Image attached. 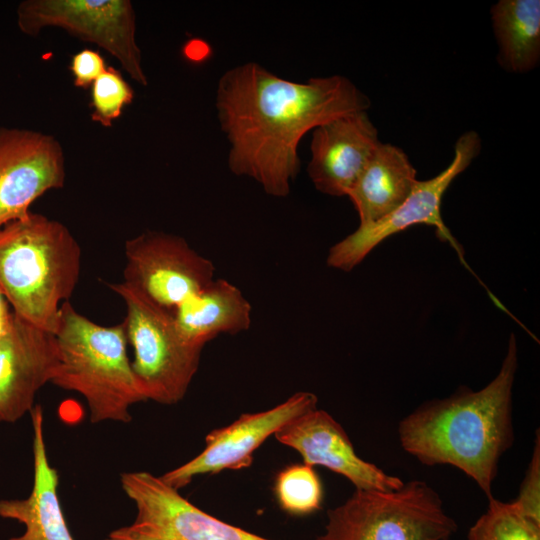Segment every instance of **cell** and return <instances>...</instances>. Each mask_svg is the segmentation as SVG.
Wrapping results in <instances>:
<instances>
[{
    "instance_id": "30bf717a",
    "label": "cell",
    "mask_w": 540,
    "mask_h": 540,
    "mask_svg": "<svg viewBox=\"0 0 540 540\" xmlns=\"http://www.w3.org/2000/svg\"><path fill=\"white\" fill-rule=\"evenodd\" d=\"M481 139L475 131L462 134L456 141L454 157L449 166L435 177L416 183L409 197L383 219L359 227L333 245L328 252L327 265L351 271L389 236L416 224L436 228L439 238L459 249L441 216L442 198L453 180L478 156Z\"/></svg>"
},
{
    "instance_id": "ffe728a7",
    "label": "cell",
    "mask_w": 540,
    "mask_h": 540,
    "mask_svg": "<svg viewBox=\"0 0 540 540\" xmlns=\"http://www.w3.org/2000/svg\"><path fill=\"white\" fill-rule=\"evenodd\" d=\"M486 511L468 532V540H540V524L513 502L488 498Z\"/></svg>"
},
{
    "instance_id": "3957f363",
    "label": "cell",
    "mask_w": 540,
    "mask_h": 540,
    "mask_svg": "<svg viewBox=\"0 0 540 540\" xmlns=\"http://www.w3.org/2000/svg\"><path fill=\"white\" fill-rule=\"evenodd\" d=\"M81 249L60 221L31 212L0 229V289L12 311L55 334L78 283Z\"/></svg>"
},
{
    "instance_id": "d6986e66",
    "label": "cell",
    "mask_w": 540,
    "mask_h": 540,
    "mask_svg": "<svg viewBox=\"0 0 540 540\" xmlns=\"http://www.w3.org/2000/svg\"><path fill=\"white\" fill-rule=\"evenodd\" d=\"M491 17L500 66L513 73L534 69L540 60V1L500 0Z\"/></svg>"
},
{
    "instance_id": "7c38bea8",
    "label": "cell",
    "mask_w": 540,
    "mask_h": 540,
    "mask_svg": "<svg viewBox=\"0 0 540 540\" xmlns=\"http://www.w3.org/2000/svg\"><path fill=\"white\" fill-rule=\"evenodd\" d=\"M317 402L315 394L300 391L274 408L242 414L230 425L208 433L205 448L200 454L160 477L169 486L179 490L197 475L247 468L253 462L254 451L270 435H274L292 419L316 408Z\"/></svg>"
},
{
    "instance_id": "2e32d148",
    "label": "cell",
    "mask_w": 540,
    "mask_h": 540,
    "mask_svg": "<svg viewBox=\"0 0 540 540\" xmlns=\"http://www.w3.org/2000/svg\"><path fill=\"white\" fill-rule=\"evenodd\" d=\"M33 428V485L27 498L0 500V517L24 525L9 540H74L58 497L59 475L51 466L44 437V416L37 404L30 411Z\"/></svg>"
},
{
    "instance_id": "ba28073f",
    "label": "cell",
    "mask_w": 540,
    "mask_h": 540,
    "mask_svg": "<svg viewBox=\"0 0 540 540\" xmlns=\"http://www.w3.org/2000/svg\"><path fill=\"white\" fill-rule=\"evenodd\" d=\"M120 482L136 517L105 540H271L206 513L149 472H124Z\"/></svg>"
},
{
    "instance_id": "9a60e30c",
    "label": "cell",
    "mask_w": 540,
    "mask_h": 540,
    "mask_svg": "<svg viewBox=\"0 0 540 540\" xmlns=\"http://www.w3.org/2000/svg\"><path fill=\"white\" fill-rule=\"evenodd\" d=\"M307 173L321 193L341 197L349 190L381 143L367 111L332 119L312 131Z\"/></svg>"
},
{
    "instance_id": "8fae6325",
    "label": "cell",
    "mask_w": 540,
    "mask_h": 540,
    "mask_svg": "<svg viewBox=\"0 0 540 540\" xmlns=\"http://www.w3.org/2000/svg\"><path fill=\"white\" fill-rule=\"evenodd\" d=\"M66 177L60 142L40 131L0 127V229L26 218L30 207Z\"/></svg>"
},
{
    "instance_id": "8992f818",
    "label": "cell",
    "mask_w": 540,
    "mask_h": 540,
    "mask_svg": "<svg viewBox=\"0 0 540 540\" xmlns=\"http://www.w3.org/2000/svg\"><path fill=\"white\" fill-rule=\"evenodd\" d=\"M107 285L126 304L123 323L134 352L131 367L144 399L167 405L179 402L199 368L203 348L180 335L171 312L124 282Z\"/></svg>"
},
{
    "instance_id": "52a82bcc",
    "label": "cell",
    "mask_w": 540,
    "mask_h": 540,
    "mask_svg": "<svg viewBox=\"0 0 540 540\" xmlns=\"http://www.w3.org/2000/svg\"><path fill=\"white\" fill-rule=\"evenodd\" d=\"M17 25L36 37L56 27L96 44L116 58L123 70L146 86L141 50L136 41V15L129 0H25L16 11Z\"/></svg>"
},
{
    "instance_id": "4fadbf2b",
    "label": "cell",
    "mask_w": 540,
    "mask_h": 540,
    "mask_svg": "<svg viewBox=\"0 0 540 540\" xmlns=\"http://www.w3.org/2000/svg\"><path fill=\"white\" fill-rule=\"evenodd\" d=\"M58 363L55 334L14 313L9 330L0 337V422L14 423L30 413Z\"/></svg>"
},
{
    "instance_id": "603a6c76",
    "label": "cell",
    "mask_w": 540,
    "mask_h": 540,
    "mask_svg": "<svg viewBox=\"0 0 540 540\" xmlns=\"http://www.w3.org/2000/svg\"><path fill=\"white\" fill-rule=\"evenodd\" d=\"M528 518L540 524V436L536 432L532 457L514 501Z\"/></svg>"
},
{
    "instance_id": "ac0fdd59",
    "label": "cell",
    "mask_w": 540,
    "mask_h": 540,
    "mask_svg": "<svg viewBox=\"0 0 540 540\" xmlns=\"http://www.w3.org/2000/svg\"><path fill=\"white\" fill-rule=\"evenodd\" d=\"M252 307L241 290L225 279H214L173 312L180 335L204 347L221 334H237L251 325Z\"/></svg>"
},
{
    "instance_id": "cb8c5ba5",
    "label": "cell",
    "mask_w": 540,
    "mask_h": 540,
    "mask_svg": "<svg viewBox=\"0 0 540 540\" xmlns=\"http://www.w3.org/2000/svg\"><path fill=\"white\" fill-rule=\"evenodd\" d=\"M103 56L95 50L85 48L75 53L69 69L76 87L87 89L106 70Z\"/></svg>"
},
{
    "instance_id": "277c9868",
    "label": "cell",
    "mask_w": 540,
    "mask_h": 540,
    "mask_svg": "<svg viewBox=\"0 0 540 540\" xmlns=\"http://www.w3.org/2000/svg\"><path fill=\"white\" fill-rule=\"evenodd\" d=\"M55 337L59 363L51 383L82 395L92 423L130 422V407L145 399L128 357L124 323L97 324L65 301Z\"/></svg>"
},
{
    "instance_id": "e0dca14e",
    "label": "cell",
    "mask_w": 540,
    "mask_h": 540,
    "mask_svg": "<svg viewBox=\"0 0 540 540\" xmlns=\"http://www.w3.org/2000/svg\"><path fill=\"white\" fill-rule=\"evenodd\" d=\"M416 170L406 153L390 143H380L349 190L360 225L375 223L399 207L412 193Z\"/></svg>"
},
{
    "instance_id": "484cf974",
    "label": "cell",
    "mask_w": 540,
    "mask_h": 540,
    "mask_svg": "<svg viewBox=\"0 0 540 540\" xmlns=\"http://www.w3.org/2000/svg\"><path fill=\"white\" fill-rule=\"evenodd\" d=\"M9 303L0 289V315L11 312Z\"/></svg>"
},
{
    "instance_id": "44dd1931",
    "label": "cell",
    "mask_w": 540,
    "mask_h": 540,
    "mask_svg": "<svg viewBox=\"0 0 540 540\" xmlns=\"http://www.w3.org/2000/svg\"><path fill=\"white\" fill-rule=\"evenodd\" d=\"M274 490L280 507L292 515H307L321 508L322 484L313 466L306 463L281 470Z\"/></svg>"
},
{
    "instance_id": "5b68a950",
    "label": "cell",
    "mask_w": 540,
    "mask_h": 540,
    "mask_svg": "<svg viewBox=\"0 0 540 540\" xmlns=\"http://www.w3.org/2000/svg\"><path fill=\"white\" fill-rule=\"evenodd\" d=\"M457 524L439 494L412 480L390 491H356L327 512L316 540H449Z\"/></svg>"
},
{
    "instance_id": "5bb4252c",
    "label": "cell",
    "mask_w": 540,
    "mask_h": 540,
    "mask_svg": "<svg viewBox=\"0 0 540 540\" xmlns=\"http://www.w3.org/2000/svg\"><path fill=\"white\" fill-rule=\"evenodd\" d=\"M274 436L298 451L304 463L324 466L347 478L356 489L390 491L404 484L359 457L342 426L317 407L289 421Z\"/></svg>"
},
{
    "instance_id": "d4e9b609",
    "label": "cell",
    "mask_w": 540,
    "mask_h": 540,
    "mask_svg": "<svg viewBox=\"0 0 540 540\" xmlns=\"http://www.w3.org/2000/svg\"><path fill=\"white\" fill-rule=\"evenodd\" d=\"M13 316V311L0 315V337L6 334L9 330L13 321Z\"/></svg>"
},
{
    "instance_id": "7402d4cb",
    "label": "cell",
    "mask_w": 540,
    "mask_h": 540,
    "mask_svg": "<svg viewBox=\"0 0 540 540\" xmlns=\"http://www.w3.org/2000/svg\"><path fill=\"white\" fill-rule=\"evenodd\" d=\"M90 88L91 120L103 127H111L134 99V90L113 66H107Z\"/></svg>"
},
{
    "instance_id": "7a4b0ae2",
    "label": "cell",
    "mask_w": 540,
    "mask_h": 540,
    "mask_svg": "<svg viewBox=\"0 0 540 540\" xmlns=\"http://www.w3.org/2000/svg\"><path fill=\"white\" fill-rule=\"evenodd\" d=\"M518 366L510 335L495 378L480 390L461 386L449 397L418 406L398 425L402 448L424 465H451L473 479L487 498L502 455L514 441L512 389Z\"/></svg>"
},
{
    "instance_id": "6da1fadb",
    "label": "cell",
    "mask_w": 540,
    "mask_h": 540,
    "mask_svg": "<svg viewBox=\"0 0 540 540\" xmlns=\"http://www.w3.org/2000/svg\"><path fill=\"white\" fill-rule=\"evenodd\" d=\"M215 106L230 171L286 197L299 172L302 138L332 119L367 111L370 101L344 76L294 82L248 62L220 77Z\"/></svg>"
},
{
    "instance_id": "9c48e42d",
    "label": "cell",
    "mask_w": 540,
    "mask_h": 540,
    "mask_svg": "<svg viewBox=\"0 0 540 540\" xmlns=\"http://www.w3.org/2000/svg\"><path fill=\"white\" fill-rule=\"evenodd\" d=\"M125 257L122 282L171 313L215 279L213 262L170 233L146 231L128 239Z\"/></svg>"
}]
</instances>
